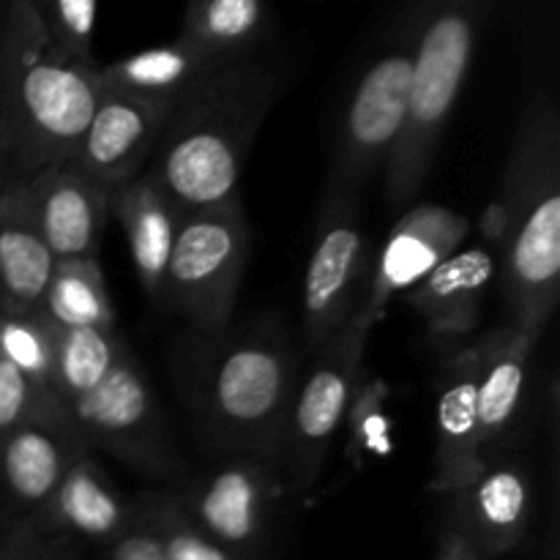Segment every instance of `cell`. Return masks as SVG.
I'll list each match as a JSON object with an SVG mask.
<instances>
[{"mask_svg":"<svg viewBox=\"0 0 560 560\" xmlns=\"http://www.w3.org/2000/svg\"><path fill=\"white\" fill-rule=\"evenodd\" d=\"M180 405L211 459L271 463L284 413L299 386V350L273 312L219 331L186 328L170 353Z\"/></svg>","mask_w":560,"mask_h":560,"instance_id":"cell-1","label":"cell"},{"mask_svg":"<svg viewBox=\"0 0 560 560\" xmlns=\"http://www.w3.org/2000/svg\"><path fill=\"white\" fill-rule=\"evenodd\" d=\"M474 230L498 257L506 326L539 342L560 295V120L550 93L525 102L501 184Z\"/></svg>","mask_w":560,"mask_h":560,"instance_id":"cell-2","label":"cell"},{"mask_svg":"<svg viewBox=\"0 0 560 560\" xmlns=\"http://www.w3.org/2000/svg\"><path fill=\"white\" fill-rule=\"evenodd\" d=\"M290 82L277 44L213 69L173 104L145 175L180 213L238 197L246 156Z\"/></svg>","mask_w":560,"mask_h":560,"instance_id":"cell-3","label":"cell"},{"mask_svg":"<svg viewBox=\"0 0 560 560\" xmlns=\"http://www.w3.org/2000/svg\"><path fill=\"white\" fill-rule=\"evenodd\" d=\"M98 66L63 63L47 49L33 0H9L0 22V162L5 178L69 159L104 96Z\"/></svg>","mask_w":560,"mask_h":560,"instance_id":"cell-4","label":"cell"},{"mask_svg":"<svg viewBox=\"0 0 560 560\" xmlns=\"http://www.w3.org/2000/svg\"><path fill=\"white\" fill-rule=\"evenodd\" d=\"M487 5L481 0L430 3L405 98V124L383 167V191L394 213L419 200L435 167L443 131L474 69Z\"/></svg>","mask_w":560,"mask_h":560,"instance_id":"cell-5","label":"cell"},{"mask_svg":"<svg viewBox=\"0 0 560 560\" xmlns=\"http://www.w3.org/2000/svg\"><path fill=\"white\" fill-rule=\"evenodd\" d=\"M427 11L430 3L402 11L348 93L334 129L320 200H361V189L386 167L405 124V98Z\"/></svg>","mask_w":560,"mask_h":560,"instance_id":"cell-6","label":"cell"},{"mask_svg":"<svg viewBox=\"0 0 560 560\" xmlns=\"http://www.w3.org/2000/svg\"><path fill=\"white\" fill-rule=\"evenodd\" d=\"M60 408L96 457L107 454L142 479L180 485L189 476L156 392L126 342L96 377L63 394Z\"/></svg>","mask_w":560,"mask_h":560,"instance_id":"cell-7","label":"cell"},{"mask_svg":"<svg viewBox=\"0 0 560 560\" xmlns=\"http://www.w3.org/2000/svg\"><path fill=\"white\" fill-rule=\"evenodd\" d=\"M249 246V222L238 197L184 213L159 304L178 315L191 331H219L230 326Z\"/></svg>","mask_w":560,"mask_h":560,"instance_id":"cell-8","label":"cell"},{"mask_svg":"<svg viewBox=\"0 0 560 560\" xmlns=\"http://www.w3.org/2000/svg\"><path fill=\"white\" fill-rule=\"evenodd\" d=\"M366 339L370 334L350 320L331 342L312 353L315 364L299 377L271 454L284 498H306L320 481L328 452L342 432L350 394L364 372Z\"/></svg>","mask_w":560,"mask_h":560,"instance_id":"cell-9","label":"cell"},{"mask_svg":"<svg viewBox=\"0 0 560 560\" xmlns=\"http://www.w3.org/2000/svg\"><path fill=\"white\" fill-rule=\"evenodd\" d=\"M175 503L202 536L238 560H262L273 514L284 498L266 457L211 459L173 490Z\"/></svg>","mask_w":560,"mask_h":560,"instance_id":"cell-10","label":"cell"},{"mask_svg":"<svg viewBox=\"0 0 560 560\" xmlns=\"http://www.w3.org/2000/svg\"><path fill=\"white\" fill-rule=\"evenodd\" d=\"M372 271L361 200H320L315 238L301 284L304 348L317 353L359 312Z\"/></svg>","mask_w":560,"mask_h":560,"instance_id":"cell-11","label":"cell"},{"mask_svg":"<svg viewBox=\"0 0 560 560\" xmlns=\"http://www.w3.org/2000/svg\"><path fill=\"white\" fill-rule=\"evenodd\" d=\"M474 233V222L465 213L441 202H413L397 217L386 235V244L372 257L370 282L353 320L372 334L386 315L388 304L402 299L443 260L463 249Z\"/></svg>","mask_w":560,"mask_h":560,"instance_id":"cell-12","label":"cell"},{"mask_svg":"<svg viewBox=\"0 0 560 560\" xmlns=\"http://www.w3.org/2000/svg\"><path fill=\"white\" fill-rule=\"evenodd\" d=\"M170 109L173 107L167 104L104 91L96 113L69 153V162L115 197L129 180L145 173Z\"/></svg>","mask_w":560,"mask_h":560,"instance_id":"cell-13","label":"cell"},{"mask_svg":"<svg viewBox=\"0 0 560 560\" xmlns=\"http://www.w3.org/2000/svg\"><path fill=\"white\" fill-rule=\"evenodd\" d=\"M33 222L55 262L98 260L104 230L113 217V195L82 175L69 159L22 180Z\"/></svg>","mask_w":560,"mask_h":560,"instance_id":"cell-14","label":"cell"},{"mask_svg":"<svg viewBox=\"0 0 560 560\" xmlns=\"http://www.w3.org/2000/svg\"><path fill=\"white\" fill-rule=\"evenodd\" d=\"M446 525L470 541L487 560L517 550L534 517V485L520 463H495L463 490L448 492Z\"/></svg>","mask_w":560,"mask_h":560,"instance_id":"cell-15","label":"cell"},{"mask_svg":"<svg viewBox=\"0 0 560 560\" xmlns=\"http://www.w3.org/2000/svg\"><path fill=\"white\" fill-rule=\"evenodd\" d=\"M93 454L69 419H44L0 443V517L31 520L49 501L71 465Z\"/></svg>","mask_w":560,"mask_h":560,"instance_id":"cell-16","label":"cell"},{"mask_svg":"<svg viewBox=\"0 0 560 560\" xmlns=\"http://www.w3.org/2000/svg\"><path fill=\"white\" fill-rule=\"evenodd\" d=\"M476 348H459L446 355L435 383V416H432V476L430 490L448 495L463 490L487 468L479 446V413H476Z\"/></svg>","mask_w":560,"mask_h":560,"instance_id":"cell-17","label":"cell"},{"mask_svg":"<svg viewBox=\"0 0 560 560\" xmlns=\"http://www.w3.org/2000/svg\"><path fill=\"white\" fill-rule=\"evenodd\" d=\"M135 498L113 485L96 454H85L25 525L55 539L104 547L135 520Z\"/></svg>","mask_w":560,"mask_h":560,"instance_id":"cell-18","label":"cell"},{"mask_svg":"<svg viewBox=\"0 0 560 560\" xmlns=\"http://www.w3.org/2000/svg\"><path fill=\"white\" fill-rule=\"evenodd\" d=\"M498 279V257L485 244L463 246L402 295L427 334L448 345L481 326L485 301Z\"/></svg>","mask_w":560,"mask_h":560,"instance_id":"cell-19","label":"cell"},{"mask_svg":"<svg viewBox=\"0 0 560 560\" xmlns=\"http://www.w3.org/2000/svg\"><path fill=\"white\" fill-rule=\"evenodd\" d=\"M474 348L476 361H479V370H476L479 446L490 463L520 419L536 339L514 331L512 326H501L485 334Z\"/></svg>","mask_w":560,"mask_h":560,"instance_id":"cell-20","label":"cell"},{"mask_svg":"<svg viewBox=\"0 0 560 560\" xmlns=\"http://www.w3.org/2000/svg\"><path fill=\"white\" fill-rule=\"evenodd\" d=\"M55 257L44 244L22 180L0 189V312L27 315L42 310Z\"/></svg>","mask_w":560,"mask_h":560,"instance_id":"cell-21","label":"cell"},{"mask_svg":"<svg viewBox=\"0 0 560 560\" xmlns=\"http://www.w3.org/2000/svg\"><path fill=\"white\" fill-rule=\"evenodd\" d=\"M113 217L118 219L129 244L135 273L145 295L159 304L164 271L184 213L167 200L145 173L124 186L113 197Z\"/></svg>","mask_w":560,"mask_h":560,"instance_id":"cell-22","label":"cell"},{"mask_svg":"<svg viewBox=\"0 0 560 560\" xmlns=\"http://www.w3.org/2000/svg\"><path fill=\"white\" fill-rule=\"evenodd\" d=\"M222 63L228 60L211 58L175 36L170 44H159V47L98 66V77H102L104 91L173 107Z\"/></svg>","mask_w":560,"mask_h":560,"instance_id":"cell-23","label":"cell"},{"mask_svg":"<svg viewBox=\"0 0 560 560\" xmlns=\"http://www.w3.org/2000/svg\"><path fill=\"white\" fill-rule=\"evenodd\" d=\"M277 14L262 0H197L180 16L178 38L211 58L235 60L271 47Z\"/></svg>","mask_w":560,"mask_h":560,"instance_id":"cell-24","label":"cell"},{"mask_svg":"<svg viewBox=\"0 0 560 560\" xmlns=\"http://www.w3.org/2000/svg\"><path fill=\"white\" fill-rule=\"evenodd\" d=\"M42 315L58 331L98 328L118 331L115 306L109 299L107 279L98 260H63L55 262L52 279L42 301Z\"/></svg>","mask_w":560,"mask_h":560,"instance_id":"cell-25","label":"cell"},{"mask_svg":"<svg viewBox=\"0 0 560 560\" xmlns=\"http://www.w3.org/2000/svg\"><path fill=\"white\" fill-rule=\"evenodd\" d=\"M388 397L392 394L383 377L361 372L342 421V432L348 438L345 457L355 470L364 468L370 459H383L392 454L394 421L388 413Z\"/></svg>","mask_w":560,"mask_h":560,"instance_id":"cell-26","label":"cell"},{"mask_svg":"<svg viewBox=\"0 0 560 560\" xmlns=\"http://www.w3.org/2000/svg\"><path fill=\"white\" fill-rule=\"evenodd\" d=\"M58 339L60 331L38 312L27 315H5L0 312V359L20 370L33 386L55 394L58 375Z\"/></svg>","mask_w":560,"mask_h":560,"instance_id":"cell-27","label":"cell"},{"mask_svg":"<svg viewBox=\"0 0 560 560\" xmlns=\"http://www.w3.org/2000/svg\"><path fill=\"white\" fill-rule=\"evenodd\" d=\"M38 25L49 52L63 63L96 66L93 33H96V0H33Z\"/></svg>","mask_w":560,"mask_h":560,"instance_id":"cell-28","label":"cell"},{"mask_svg":"<svg viewBox=\"0 0 560 560\" xmlns=\"http://www.w3.org/2000/svg\"><path fill=\"white\" fill-rule=\"evenodd\" d=\"M137 501H140L145 517L151 520L167 560H238L233 552L213 545L186 520L170 490L145 492V495H137Z\"/></svg>","mask_w":560,"mask_h":560,"instance_id":"cell-29","label":"cell"},{"mask_svg":"<svg viewBox=\"0 0 560 560\" xmlns=\"http://www.w3.org/2000/svg\"><path fill=\"white\" fill-rule=\"evenodd\" d=\"M44 419H66L58 399L33 386L20 370L0 359V443L22 427Z\"/></svg>","mask_w":560,"mask_h":560,"instance_id":"cell-30","label":"cell"},{"mask_svg":"<svg viewBox=\"0 0 560 560\" xmlns=\"http://www.w3.org/2000/svg\"><path fill=\"white\" fill-rule=\"evenodd\" d=\"M77 541L55 539L25 523H9L0 534V560H82Z\"/></svg>","mask_w":560,"mask_h":560,"instance_id":"cell-31","label":"cell"},{"mask_svg":"<svg viewBox=\"0 0 560 560\" xmlns=\"http://www.w3.org/2000/svg\"><path fill=\"white\" fill-rule=\"evenodd\" d=\"M135 520L102 547V560H167L164 558L162 541L153 530L151 520L142 512L140 501L135 498Z\"/></svg>","mask_w":560,"mask_h":560,"instance_id":"cell-32","label":"cell"},{"mask_svg":"<svg viewBox=\"0 0 560 560\" xmlns=\"http://www.w3.org/2000/svg\"><path fill=\"white\" fill-rule=\"evenodd\" d=\"M432 560H487L470 545L465 536H459L452 525L443 523V528L438 530V541H435V556Z\"/></svg>","mask_w":560,"mask_h":560,"instance_id":"cell-33","label":"cell"},{"mask_svg":"<svg viewBox=\"0 0 560 560\" xmlns=\"http://www.w3.org/2000/svg\"><path fill=\"white\" fill-rule=\"evenodd\" d=\"M539 560H558V525H556V514H552V523H550V534H547L545 556H541Z\"/></svg>","mask_w":560,"mask_h":560,"instance_id":"cell-34","label":"cell"},{"mask_svg":"<svg viewBox=\"0 0 560 560\" xmlns=\"http://www.w3.org/2000/svg\"><path fill=\"white\" fill-rule=\"evenodd\" d=\"M9 184V178H5V170H3V162H0V189H3V186Z\"/></svg>","mask_w":560,"mask_h":560,"instance_id":"cell-35","label":"cell"},{"mask_svg":"<svg viewBox=\"0 0 560 560\" xmlns=\"http://www.w3.org/2000/svg\"><path fill=\"white\" fill-rule=\"evenodd\" d=\"M11 523V520H5V517H0V534H3V528H5V525H9Z\"/></svg>","mask_w":560,"mask_h":560,"instance_id":"cell-36","label":"cell"},{"mask_svg":"<svg viewBox=\"0 0 560 560\" xmlns=\"http://www.w3.org/2000/svg\"><path fill=\"white\" fill-rule=\"evenodd\" d=\"M5 5H9V3H0V22H3V14H5Z\"/></svg>","mask_w":560,"mask_h":560,"instance_id":"cell-37","label":"cell"}]
</instances>
